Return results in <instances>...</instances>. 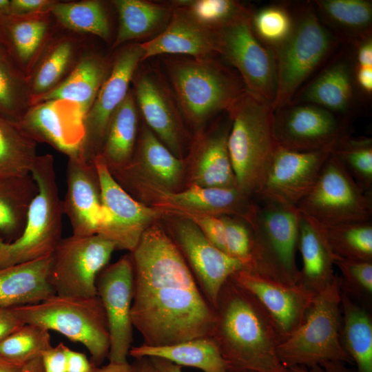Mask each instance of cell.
I'll use <instances>...</instances> for the list:
<instances>
[{
	"instance_id": "obj_1",
	"label": "cell",
	"mask_w": 372,
	"mask_h": 372,
	"mask_svg": "<svg viewBox=\"0 0 372 372\" xmlns=\"http://www.w3.org/2000/svg\"><path fill=\"white\" fill-rule=\"evenodd\" d=\"M130 256L134 270L133 327L149 347L211 336L216 313L173 240L157 222Z\"/></svg>"
},
{
	"instance_id": "obj_2",
	"label": "cell",
	"mask_w": 372,
	"mask_h": 372,
	"mask_svg": "<svg viewBox=\"0 0 372 372\" xmlns=\"http://www.w3.org/2000/svg\"><path fill=\"white\" fill-rule=\"evenodd\" d=\"M211 337L231 372H290L280 361L281 340L266 311L231 278L223 286Z\"/></svg>"
},
{
	"instance_id": "obj_3",
	"label": "cell",
	"mask_w": 372,
	"mask_h": 372,
	"mask_svg": "<svg viewBox=\"0 0 372 372\" xmlns=\"http://www.w3.org/2000/svg\"><path fill=\"white\" fill-rule=\"evenodd\" d=\"M163 61L184 119L196 132L246 90L238 74L216 57L167 56Z\"/></svg>"
},
{
	"instance_id": "obj_4",
	"label": "cell",
	"mask_w": 372,
	"mask_h": 372,
	"mask_svg": "<svg viewBox=\"0 0 372 372\" xmlns=\"http://www.w3.org/2000/svg\"><path fill=\"white\" fill-rule=\"evenodd\" d=\"M227 113L231 121L228 149L237 185L254 197L279 147L274 110L245 90Z\"/></svg>"
},
{
	"instance_id": "obj_5",
	"label": "cell",
	"mask_w": 372,
	"mask_h": 372,
	"mask_svg": "<svg viewBox=\"0 0 372 372\" xmlns=\"http://www.w3.org/2000/svg\"><path fill=\"white\" fill-rule=\"evenodd\" d=\"M30 174L38 187L25 226L12 241L0 236V268L50 256L61 240L63 201L56 183L52 155H39Z\"/></svg>"
},
{
	"instance_id": "obj_6",
	"label": "cell",
	"mask_w": 372,
	"mask_h": 372,
	"mask_svg": "<svg viewBox=\"0 0 372 372\" xmlns=\"http://www.w3.org/2000/svg\"><path fill=\"white\" fill-rule=\"evenodd\" d=\"M24 324L56 331L87 348L91 362L100 366L108 357L110 342L105 313L98 296L53 294L41 302L14 307Z\"/></svg>"
},
{
	"instance_id": "obj_7",
	"label": "cell",
	"mask_w": 372,
	"mask_h": 372,
	"mask_svg": "<svg viewBox=\"0 0 372 372\" xmlns=\"http://www.w3.org/2000/svg\"><path fill=\"white\" fill-rule=\"evenodd\" d=\"M341 280L339 276L316 295L300 326L277 348L287 369L309 368L329 361L353 363L341 341Z\"/></svg>"
},
{
	"instance_id": "obj_8",
	"label": "cell",
	"mask_w": 372,
	"mask_h": 372,
	"mask_svg": "<svg viewBox=\"0 0 372 372\" xmlns=\"http://www.w3.org/2000/svg\"><path fill=\"white\" fill-rule=\"evenodd\" d=\"M300 215L296 206L257 203L247 222L253 238L251 272L285 285H298L296 251Z\"/></svg>"
},
{
	"instance_id": "obj_9",
	"label": "cell",
	"mask_w": 372,
	"mask_h": 372,
	"mask_svg": "<svg viewBox=\"0 0 372 372\" xmlns=\"http://www.w3.org/2000/svg\"><path fill=\"white\" fill-rule=\"evenodd\" d=\"M115 180L134 198L162 211L165 216L180 212H196L216 216H231L246 222L257 201L238 187H207L196 185L183 191H170L147 178L124 169L112 172Z\"/></svg>"
},
{
	"instance_id": "obj_10",
	"label": "cell",
	"mask_w": 372,
	"mask_h": 372,
	"mask_svg": "<svg viewBox=\"0 0 372 372\" xmlns=\"http://www.w3.org/2000/svg\"><path fill=\"white\" fill-rule=\"evenodd\" d=\"M335 39L312 10L294 24L289 37L275 50L276 92L274 111L291 104L303 82L331 52Z\"/></svg>"
},
{
	"instance_id": "obj_11",
	"label": "cell",
	"mask_w": 372,
	"mask_h": 372,
	"mask_svg": "<svg viewBox=\"0 0 372 372\" xmlns=\"http://www.w3.org/2000/svg\"><path fill=\"white\" fill-rule=\"evenodd\" d=\"M297 207L323 225L369 222L372 194L362 189L330 154L314 186Z\"/></svg>"
},
{
	"instance_id": "obj_12",
	"label": "cell",
	"mask_w": 372,
	"mask_h": 372,
	"mask_svg": "<svg viewBox=\"0 0 372 372\" xmlns=\"http://www.w3.org/2000/svg\"><path fill=\"white\" fill-rule=\"evenodd\" d=\"M115 249L112 241L98 234L61 238L50 256L48 272V282L55 294L97 296V276Z\"/></svg>"
},
{
	"instance_id": "obj_13",
	"label": "cell",
	"mask_w": 372,
	"mask_h": 372,
	"mask_svg": "<svg viewBox=\"0 0 372 372\" xmlns=\"http://www.w3.org/2000/svg\"><path fill=\"white\" fill-rule=\"evenodd\" d=\"M252 14L249 12L217 31L218 55L237 70L247 92L273 105L276 92L275 52L256 37Z\"/></svg>"
},
{
	"instance_id": "obj_14",
	"label": "cell",
	"mask_w": 372,
	"mask_h": 372,
	"mask_svg": "<svg viewBox=\"0 0 372 372\" xmlns=\"http://www.w3.org/2000/svg\"><path fill=\"white\" fill-rule=\"evenodd\" d=\"M93 162L99 175L104 211V221L97 234L112 241L116 249L131 253L144 231L165 216L161 210L131 196L115 180L100 155Z\"/></svg>"
},
{
	"instance_id": "obj_15",
	"label": "cell",
	"mask_w": 372,
	"mask_h": 372,
	"mask_svg": "<svg viewBox=\"0 0 372 372\" xmlns=\"http://www.w3.org/2000/svg\"><path fill=\"white\" fill-rule=\"evenodd\" d=\"M132 83L145 124L178 158H183L190 136L170 85L156 69H137Z\"/></svg>"
},
{
	"instance_id": "obj_16",
	"label": "cell",
	"mask_w": 372,
	"mask_h": 372,
	"mask_svg": "<svg viewBox=\"0 0 372 372\" xmlns=\"http://www.w3.org/2000/svg\"><path fill=\"white\" fill-rule=\"evenodd\" d=\"M143 54L141 43L132 42L121 46L113 58L107 76L84 118L82 156L86 161L92 162L99 154L110 118L128 94Z\"/></svg>"
},
{
	"instance_id": "obj_17",
	"label": "cell",
	"mask_w": 372,
	"mask_h": 372,
	"mask_svg": "<svg viewBox=\"0 0 372 372\" xmlns=\"http://www.w3.org/2000/svg\"><path fill=\"white\" fill-rule=\"evenodd\" d=\"M169 218L173 240L190 269L203 294L215 309L218 296L226 281L244 269L236 259L212 245L190 220L180 216Z\"/></svg>"
},
{
	"instance_id": "obj_18",
	"label": "cell",
	"mask_w": 372,
	"mask_h": 372,
	"mask_svg": "<svg viewBox=\"0 0 372 372\" xmlns=\"http://www.w3.org/2000/svg\"><path fill=\"white\" fill-rule=\"evenodd\" d=\"M96 286L108 324L109 362L127 363L134 327L131 319L134 270L130 254L106 266L98 275Z\"/></svg>"
},
{
	"instance_id": "obj_19",
	"label": "cell",
	"mask_w": 372,
	"mask_h": 372,
	"mask_svg": "<svg viewBox=\"0 0 372 372\" xmlns=\"http://www.w3.org/2000/svg\"><path fill=\"white\" fill-rule=\"evenodd\" d=\"M331 149L302 152L279 146L254 198L297 207L314 186Z\"/></svg>"
},
{
	"instance_id": "obj_20",
	"label": "cell",
	"mask_w": 372,
	"mask_h": 372,
	"mask_svg": "<svg viewBox=\"0 0 372 372\" xmlns=\"http://www.w3.org/2000/svg\"><path fill=\"white\" fill-rule=\"evenodd\" d=\"M273 127L278 145L296 151L331 149L349 136L345 123L312 104L289 105L274 111Z\"/></svg>"
},
{
	"instance_id": "obj_21",
	"label": "cell",
	"mask_w": 372,
	"mask_h": 372,
	"mask_svg": "<svg viewBox=\"0 0 372 372\" xmlns=\"http://www.w3.org/2000/svg\"><path fill=\"white\" fill-rule=\"evenodd\" d=\"M84 118L76 104L49 100L31 105L19 124L37 143H45L71 158L82 157Z\"/></svg>"
},
{
	"instance_id": "obj_22",
	"label": "cell",
	"mask_w": 372,
	"mask_h": 372,
	"mask_svg": "<svg viewBox=\"0 0 372 372\" xmlns=\"http://www.w3.org/2000/svg\"><path fill=\"white\" fill-rule=\"evenodd\" d=\"M230 278L260 303L271 320L281 342L303 322L316 296L299 285H285L244 269Z\"/></svg>"
},
{
	"instance_id": "obj_23",
	"label": "cell",
	"mask_w": 372,
	"mask_h": 372,
	"mask_svg": "<svg viewBox=\"0 0 372 372\" xmlns=\"http://www.w3.org/2000/svg\"><path fill=\"white\" fill-rule=\"evenodd\" d=\"M66 184L63 211L70 220L72 235L97 234L104 221V211L94 162H87L81 156L68 158Z\"/></svg>"
},
{
	"instance_id": "obj_24",
	"label": "cell",
	"mask_w": 372,
	"mask_h": 372,
	"mask_svg": "<svg viewBox=\"0 0 372 372\" xmlns=\"http://www.w3.org/2000/svg\"><path fill=\"white\" fill-rule=\"evenodd\" d=\"M50 10L24 14H0V45L27 79L41 53L55 36Z\"/></svg>"
},
{
	"instance_id": "obj_25",
	"label": "cell",
	"mask_w": 372,
	"mask_h": 372,
	"mask_svg": "<svg viewBox=\"0 0 372 372\" xmlns=\"http://www.w3.org/2000/svg\"><path fill=\"white\" fill-rule=\"evenodd\" d=\"M172 7V16L164 30L149 41L141 43L144 52L143 62L160 55H180L196 59L218 55L217 32L202 25L183 8Z\"/></svg>"
},
{
	"instance_id": "obj_26",
	"label": "cell",
	"mask_w": 372,
	"mask_h": 372,
	"mask_svg": "<svg viewBox=\"0 0 372 372\" xmlns=\"http://www.w3.org/2000/svg\"><path fill=\"white\" fill-rule=\"evenodd\" d=\"M230 127L231 121L227 114L226 120L218 122L210 129L202 128L196 132L189 156L190 185L238 187L228 149Z\"/></svg>"
},
{
	"instance_id": "obj_27",
	"label": "cell",
	"mask_w": 372,
	"mask_h": 372,
	"mask_svg": "<svg viewBox=\"0 0 372 372\" xmlns=\"http://www.w3.org/2000/svg\"><path fill=\"white\" fill-rule=\"evenodd\" d=\"M298 249L302 267L299 269L298 285L313 295L324 290L334 280L333 254L322 225L301 214L299 221Z\"/></svg>"
},
{
	"instance_id": "obj_28",
	"label": "cell",
	"mask_w": 372,
	"mask_h": 372,
	"mask_svg": "<svg viewBox=\"0 0 372 372\" xmlns=\"http://www.w3.org/2000/svg\"><path fill=\"white\" fill-rule=\"evenodd\" d=\"M184 166L183 158L176 157L144 123L132 159L118 169L137 174L163 188L177 191L183 178Z\"/></svg>"
},
{
	"instance_id": "obj_29",
	"label": "cell",
	"mask_w": 372,
	"mask_h": 372,
	"mask_svg": "<svg viewBox=\"0 0 372 372\" xmlns=\"http://www.w3.org/2000/svg\"><path fill=\"white\" fill-rule=\"evenodd\" d=\"M83 54L81 41L74 35L54 36L27 77L30 106L58 86Z\"/></svg>"
},
{
	"instance_id": "obj_30",
	"label": "cell",
	"mask_w": 372,
	"mask_h": 372,
	"mask_svg": "<svg viewBox=\"0 0 372 372\" xmlns=\"http://www.w3.org/2000/svg\"><path fill=\"white\" fill-rule=\"evenodd\" d=\"M50 256L0 268V307L34 304L55 294L48 282Z\"/></svg>"
},
{
	"instance_id": "obj_31",
	"label": "cell",
	"mask_w": 372,
	"mask_h": 372,
	"mask_svg": "<svg viewBox=\"0 0 372 372\" xmlns=\"http://www.w3.org/2000/svg\"><path fill=\"white\" fill-rule=\"evenodd\" d=\"M112 61L96 53H83L68 76L32 105L62 100L76 104L85 116L107 76Z\"/></svg>"
},
{
	"instance_id": "obj_32",
	"label": "cell",
	"mask_w": 372,
	"mask_h": 372,
	"mask_svg": "<svg viewBox=\"0 0 372 372\" xmlns=\"http://www.w3.org/2000/svg\"><path fill=\"white\" fill-rule=\"evenodd\" d=\"M138 109L132 90L113 113L100 155L110 172L132 159L138 139Z\"/></svg>"
},
{
	"instance_id": "obj_33",
	"label": "cell",
	"mask_w": 372,
	"mask_h": 372,
	"mask_svg": "<svg viewBox=\"0 0 372 372\" xmlns=\"http://www.w3.org/2000/svg\"><path fill=\"white\" fill-rule=\"evenodd\" d=\"M129 355L134 358H160L181 366H192L204 372H231L217 344L211 336L162 347L144 344L132 347Z\"/></svg>"
},
{
	"instance_id": "obj_34",
	"label": "cell",
	"mask_w": 372,
	"mask_h": 372,
	"mask_svg": "<svg viewBox=\"0 0 372 372\" xmlns=\"http://www.w3.org/2000/svg\"><path fill=\"white\" fill-rule=\"evenodd\" d=\"M112 3L118 17L113 48L146 38L162 29L163 30L173 10L169 2L160 3L145 0H114Z\"/></svg>"
},
{
	"instance_id": "obj_35",
	"label": "cell",
	"mask_w": 372,
	"mask_h": 372,
	"mask_svg": "<svg viewBox=\"0 0 372 372\" xmlns=\"http://www.w3.org/2000/svg\"><path fill=\"white\" fill-rule=\"evenodd\" d=\"M341 341L357 367L356 372H372V320L369 312L342 291Z\"/></svg>"
},
{
	"instance_id": "obj_36",
	"label": "cell",
	"mask_w": 372,
	"mask_h": 372,
	"mask_svg": "<svg viewBox=\"0 0 372 372\" xmlns=\"http://www.w3.org/2000/svg\"><path fill=\"white\" fill-rule=\"evenodd\" d=\"M38 192L31 174L0 178V236L8 242L22 233Z\"/></svg>"
},
{
	"instance_id": "obj_37",
	"label": "cell",
	"mask_w": 372,
	"mask_h": 372,
	"mask_svg": "<svg viewBox=\"0 0 372 372\" xmlns=\"http://www.w3.org/2000/svg\"><path fill=\"white\" fill-rule=\"evenodd\" d=\"M347 62L329 66L304 90L302 99L331 112H344L353 99V81Z\"/></svg>"
},
{
	"instance_id": "obj_38",
	"label": "cell",
	"mask_w": 372,
	"mask_h": 372,
	"mask_svg": "<svg viewBox=\"0 0 372 372\" xmlns=\"http://www.w3.org/2000/svg\"><path fill=\"white\" fill-rule=\"evenodd\" d=\"M37 144L19 123L0 116V178L30 174Z\"/></svg>"
},
{
	"instance_id": "obj_39",
	"label": "cell",
	"mask_w": 372,
	"mask_h": 372,
	"mask_svg": "<svg viewBox=\"0 0 372 372\" xmlns=\"http://www.w3.org/2000/svg\"><path fill=\"white\" fill-rule=\"evenodd\" d=\"M50 11L59 24L74 32L92 34L105 41L111 38L108 14L100 1H55Z\"/></svg>"
},
{
	"instance_id": "obj_40",
	"label": "cell",
	"mask_w": 372,
	"mask_h": 372,
	"mask_svg": "<svg viewBox=\"0 0 372 372\" xmlns=\"http://www.w3.org/2000/svg\"><path fill=\"white\" fill-rule=\"evenodd\" d=\"M322 225L335 258L372 262L371 221Z\"/></svg>"
},
{
	"instance_id": "obj_41",
	"label": "cell",
	"mask_w": 372,
	"mask_h": 372,
	"mask_svg": "<svg viewBox=\"0 0 372 372\" xmlns=\"http://www.w3.org/2000/svg\"><path fill=\"white\" fill-rule=\"evenodd\" d=\"M30 107L26 77L7 56L0 55V116L19 123Z\"/></svg>"
},
{
	"instance_id": "obj_42",
	"label": "cell",
	"mask_w": 372,
	"mask_h": 372,
	"mask_svg": "<svg viewBox=\"0 0 372 372\" xmlns=\"http://www.w3.org/2000/svg\"><path fill=\"white\" fill-rule=\"evenodd\" d=\"M319 10L333 25L364 38L372 21V3L366 0L316 1Z\"/></svg>"
},
{
	"instance_id": "obj_43",
	"label": "cell",
	"mask_w": 372,
	"mask_h": 372,
	"mask_svg": "<svg viewBox=\"0 0 372 372\" xmlns=\"http://www.w3.org/2000/svg\"><path fill=\"white\" fill-rule=\"evenodd\" d=\"M359 187L372 194V141L370 138H344L331 149Z\"/></svg>"
},
{
	"instance_id": "obj_44",
	"label": "cell",
	"mask_w": 372,
	"mask_h": 372,
	"mask_svg": "<svg viewBox=\"0 0 372 372\" xmlns=\"http://www.w3.org/2000/svg\"><path fill=\"white\" fill-rule=\"evenodd\" d=\"M169 3L185 10L202 25L216 32L251 12L234 0H175Z\"/></svg>"
},
{
	"instance_id": "obj_45",
	"label": "cell",
	"mask_w": 372,
	"mask_h": 372,
	"mask_svg": "<svg viewBox=\"0 0 372 372\" xmlns=\"http://www.w3.org/2000/svg\"><path fill=\"white\" fill-rule=\"evenodd\" d=\"M51 347L48 330L25 324L0 342V355L12 362L25 364L41 356Z\"/></svg>"
},
{
	"instance_id": "obj_46",
	"label": "cell",
	"mask_w": 372,
	"mask_h": 372,
	"mask_svg": "<svg viewBox=\"0 0 372 372\" xmlns=\"http://www.w3.org/2000/svg\"><path fill=\"white\" fill-rule=\"evenodd\" d=\"M251 25L258 39L277 48L289 37L294 23L287 10L270 6L252 14Z\"/></svg>"
},
{
	"instance_id": "obj_47",
	"label": "cell",
	"mask_w": 372,
	"mask_h": 372,
	"mask_svg": "<svg viewBox=\"0 0 372 372\" xmlns=\"http://www.w3.org/2000/svg\"><path fill=\"white\" fill-rule=\"evenodd\" d=\"M342 291L350 297L369 301L372 296V262L335 258Z\"/></svg>"
},
{
	"instance_id": "obj_48",
	"label": "cell",
	"mask_w": 372,
	"mask_h": 372,
	"mask_svg": "<svg viewBox=\"0 0 372 372\" xmlns=\"http://www.w3.org/2000/svg\"><path fill=\"white\" fill-rule=\"evenodd\" d=\"M225 225L226 253L238 260L244 270L252 269L253 238L251 228L242 218L237 216H220Z\"/></svg>"
},
{
	"instance_id": "obj_49",
	"label": "cell",
	"mask_w": 372,
	"mask_h": 372,
	"mask_svg": "<svg viewBox=\"0 0 372 372\" xmlns=\"http://www.w3.org/2000/svg\"><path fill=\"white\" fill-rule=\"evenodd\" d=\"M172 216L183 217L192 221L212 245L226 253L225 225L220 216L187 211Z\"/></svg>"
},
{
	"instance_id": "obj_50",
	"label": "cell",
	"mask_w": 372,
	"mask_h": 372,
	"mask_svg": "<svg viewBox=\"0 0 372 372\" xmlns=\"http://www.w3.org/2000/svg\"><path fill=\"white\" fill-rule=\"evenodd\" d=\"M67 349L61 342L44 351L41 355L43 371L67 372Z\"/></svg>"
},
{
	"instance_id": "obj_51",
	"label": "cell",
	"mask_w": 372,
	"mask_h": 372,
	"mask_svg": "<svg viewBox=\"0 0 372 372\" xmlns=\"http://www.w3.org/2000/svg\"><path fill=\"white\" fill-rule=\"evenodd\" d=\"M54 2L51 0H10L9 14L24 15L45 12Z\"/></svg>"
},
{
	"instance_id": "obj_52",
	"label": "cell",
	"mask_w": 372,
	"mask_h": 372,
	"mask_svg": "<svg viewBox=\"0 0 372 372\" xmlns=\"http://www.w3.org/2000/svg\"><path fill=\"white\" fill-rule=\"evenodd\" d=\"M25 324L13 307H0V342Z\"/></svg>"
},
{
	"instance_id": "obj_53",
	"label": "cell",
	"mask_w": 372,
	"mask_h": 372,
	"mask_svg": "<svg viewBox=\"0 0 372 372\" xmlns=\"http://www.w3.org/2000/svg\"><path fill=\"white\" fill-rule=\"evenodd\" d=\"M97 366L83 353L67 349V372H94Z\"/></svg>"
},
{
	"instance_id": "obj_54",
	"label": "cell",
	"mask_w": 372,
	"mask_h": 372,
	"mask_svg": "<svg viewBox=\"0 0 372 372\" xmlns=\"http://www.w3.org/2000/svg\"><path fill=\"white\" fill-rule=\"evenodd\" d=\"M290 372H356L349 369L347 363L340 361H329L318 366L309 368L294 366L289 368Z\"/></svg>"
},
{
	"instance_id": "obj_55",
	"label": "cell",
	"mask_w": 372,
	"mask_h": 372,
	"mask_svg": "<svg viewBox=\"0 0 372 372\" xmlns=\"http://www.w3.org/2000/svg\"><path fill=\"white\" fill-rule=\"evenodd\" d=\"M356 53V68H372V41L369 36L359 41Z\"/></svg>"
},
{
	"instance_id": "obj_56",
	"label": "cell",
	"mask_w": 372,
	"mask_h": 372,
	"mask_svg": "<svg viewBox=\"0 0 372 372\" xmlns=\"http://www.w3.org/2000/svg\"><path fill=\"white\" fill-rule=\"evenodd\" d=\"M355 79L359 87L366 94L372 92V68H356Z\"/></svg>"
},
{
	"instance_id": "obj_57",
	"label": "cell",
	"mask_w": 372,
	"mask_h": 372,
	"mask_svg": "<svg viewBox=\"0 0 372 372\" xmlns=\"http://www.w3.org/2000/svg\"><path fill=\"white\" fill-rule=\"evenodd\" d=\"M158 372H183L182 366L160 358H149Z\"/></svg>"
},
{
	"instance_id": "obj_58",
	"label": "cell",
	"mask_w": 372,
	"mask_h": 372,
	"mask_svg": "<svg viewBox=\"0 0 372 372\" xmlns=\"http://www.w3.org/2000/svg\"><path fill=\"white\" fill-rule=\"evenodd\" d=\"M132 372H158L149 358H135L131 364Z\"/></svg>"
},
{
	"instance_id": "obj_59",
	"label": "cell",
	"mask_w": 372,
	"mask_h": 372,
	"mask_svg": "<svg viewBox=\"0 0 372 372\" xmlns=\"http://www.w3.org/2000/svg\"><path fill=\"white\" fill-rule=\"evenodd\" d=\"M94 372H132V366L129 362L122 364L109 362L104 366L98 367Z\"/></svg>"
},
{
	"instance_id": "obj_60",
	"label": "cell",
	"mask_w": 372,
	"mask_h": 372,
	"mask_svg": "<svg viewBox=\"0 0 372 372\" xmlns=\"http://www.w3.org/2000/svg\"><path fill=\"white\" fill-rule=\"evenodd\" d=\"M25 364L8 360L0 355V372H20Z\"/></svg>"
},
{
	"instance_id": "obj_61",
	"label": "cell",
	"mask_w": 372,
	"mask_h": 372,
	"mask_svg": "<svg viewBox=\"0 0 372 372\" xmlns=\"http://www.w3.org/2000/svg\"><path fill=\"white\" fill-rule=\"evenodd\" d=\"M20 372H44L41 356L25 363Z\"/></svg>"
},
{
	"instance_id": "obj_62",
	"label": "cell",
	"mask_w": 372,
	"mask_h": 372,
	"mask_svg": "<svg viewBox=\"0 0 372 372\" xmlns=\"http://www.w3.org/2000/svg\"><path fill=\"white\" fill-rule=\"evenodd\" d=\"M10 0H0V14H9Z\"/></svg>"
},
{
	"instance_id": "obj_63",
	"label": "cell",
	"mask_w": 372,
	"mask_h": 372,
	"mask_svg": "<svg viewBox=\"0 0 372 372\" xmlns=\"http://www.w3.org/2000/svg\"><path fill=\"white\" fill-rule=\"evenodd\" d=\"M0 55H3V56H6L8 57L6 53L5 52V51L3 50V48H1V46L0 45Z\"/></svg>"
},
{
	"instance_id": "obj_64",
	"label": "cell",
	"mask_w": 372,
	"mask_h": 372,
	"mask_svg": "<svg viewBox=\"0 0 372 372\" xmlns=\"http://www.w3.org/2000/svg\"><path fill=\"white\" fill-rule=\"evenodd\" d=\"M247 372H255V371H247Z\"/></svg>"
}]
</instances>
